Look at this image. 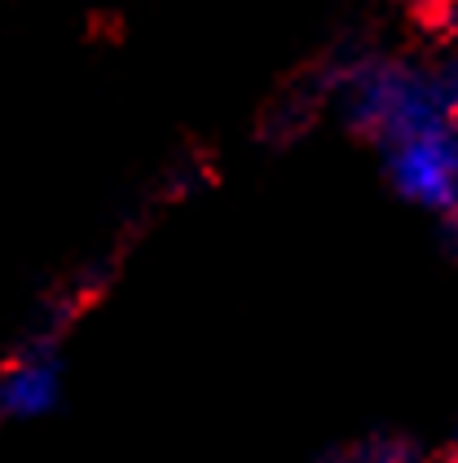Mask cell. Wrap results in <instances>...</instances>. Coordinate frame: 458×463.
<instances>
[{"label": "cell", "mask_w": 458, "mask_h": 463, "mask_svg": "<svg viewBox=\"0 0 458 463\" xmlns=\"http://www.w3.org/2000/svg\"><path fill=\"white\" fill-rule=\"evenodd\" d=\"M427 463H458V446H450V450H441V455H432Z\"/></svg>", "instance_id": "obj_4"}, {"label": "cell", "mask_w": 458, "mask_h": 463, "mask_svg": "<svg viewBox=\"0 0 458 463\" xmlns=\"http://www.w3.org/2000/svg\"><path fill=\"white\" fill-rule=\"evenodd\" d=\"M450 119H454V124H458V102H454V107H450Z\"/></svg>", "instance_id": "obj_5"}, {"label": "cell", "mask_w": 458, "mask_h": 463, "mask_svg": "<svg viewBox=\"0 0 458 463\" xmlns=\"http://www.w3.org/2000/svg\"><path fill=\"white\" fill-rule=\"evenodd\" d=\"M58 402V362L53 354H14L0 380V411L40 415Z\"/></svg>", "instance_id": "obj_3"}, {"label": "cell", "mask_w": 458, "mask_h": 463, "mask_svg": "<svg viewBox=\"0 0 458 463\" xmlns=\"http://www.w3.org/2000/svg\"><path fill=\"white\" fill-rule=\"evenodd\" d=\"M392 181L401 194L436 203V208H458V137L436 128L419 142L392 150Z\"/></svg>", "instance_id": "obj_1"}, {"label": "cell", "mask_w": 458, "mask_h": 463, "mask_svg": "<svg viewBox=\"0 0 458 463\" xmlns=\"http://www.w3.org/2000/svg\"><path fill=\"white\" fill-rule=\"evenodd\" d=\"M331 98V75L322 62L300 67L295 75H286L278 89L265 98V107L256 115V137L269 146H286L295 137H304L317 124V115Z\"/></svg>", "instance_id": "obj_2"}]
</instances>
